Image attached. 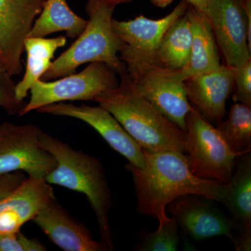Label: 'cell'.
Masks as SVG:
<instances>
[{
    "label": "cell",
    "instance_id": "obj_14",
    "mask_svg": "<svg viewBox=\"0 0 251 251\" xmlns=\"http://www.w3.org/2000/svg\"><path fill=\"white\" fill-rule=\"evenodd\" d=\"M203 198L191 195L178 198L168 204V211L183 230L196 241L226 236L233 243L234 223Z\"/></svg>",
    "mask_w": 251,
    "mask_h": 251
},
{
    "label": "cell",
    "instance_id": "obj_25",
    "mask_svg": "<svg viewBox=\"0 0 251 251\" xmlns=\"http://www.w3.org/2000/svg\"><path fill=\"white\" fill-rule=\"evenodd\" d=\"M229 68L233 74L234 102L251 107V59L240 67Z\"/></svg>",
    "mask_w": 251,
    "mask_h": 251
},
{
    "label": "cell",
    "instance_id": "obj_28",
    "mask_svg": "<svg viewBox=\"0 0 251 251\" xmlns=\"http://www.w3.org/2000/svg\"><path fill=\"white\" fill-rule=\"evenodd\" d=\"M233 244L238 251H250L251 233H239L237 237H234Z\"/></svg>",
    "mask_w": 251,
    "mask_h": 251
},
{
    "label": "cell",
    "instance_id": "obj_15",
    "mask_svg": "<svg viewBox=\"0 0 251 251\" xmlns=\"http://www.w3.org/2000/svg\"><path fill=\"white\" fill-rule=\"evenodd\" d=\"M188 100L201 115L211 123L222 122L226 113V102L234 91L233 74L222 64L219 69L194 75L184 81Z\"/></svg>",
    "mask_w": 251,
    "mask_h": 251
},
{
    "label": "cell",
    "instance_id": "obj_8",
    "mask_svg": "<svg viewBox=\"0 0 251 251\" xmlns=\"http://www.w3.org/2000/svg\"><path fill=\"white\" fill-rule=\"evenodd\" d=\"M41 130L34 125H0V176L14 172L45 179L53 171L54 157L40 143Z\"/></svg>",
    "mask_w": 251,
    "mask_h": 251
},
{
    "label": "cell",
    "instance_id": "obj_9",
    "mask_svg": "<svg viewBox=\"0 0 251 251\" xmlns=\"http://www.w3.org/2000/svg\"><path fill=\"white\" fill-rule=\"evenodd\" d=\"M205 14L226 65L242 66L251 59L242 0H208Z\"/></svg>",
    "mask_w": 251,
    "mask_h": 251
},
{
    "label": "cell",
    "instance_id": "obj_29",
    "mask_svg": "<svg viewBox=\"0 0 251 251\" xmlns=\"http://www.w3.org/2000/svg\"><path fill=\"white\" fill-rule=\"evenodd\" d=\"M186 1L198 11L205 14L208 0H186Z\"/></svg>",
    "mask_w": 251,
    "mask_h": 251
},
{
    "label": "cell",
    "instance_id": "obj_1",
    "mask_svg": "<svg viewBox=\"0 0 251 251\" xmlns=\"http://www.w3.org/2000/svg\"><path fill=\"white\" fill-rule=\"evenodd\" d=\"M143 151V168L130 163L125 166L132 175L137 198L136 211L141 215L156 219L161 224L168 217L167 206L188 195L221 202L224 184L193 175L185 153Z\"/></svg>",
    "mask_w": 251,
    "mask_h": 251
},
{
    "label": "cell",
    "instance_id": "obj_10",
    "mask_svg": "<svg viewBox=\"0 0 251 251\" xmlns=\"http://www.w3.org/2000/svg\"><path fill=\"white\" fill-rule=\"evenodd\" d=\"M36 111L56 116L72 117L85 122L97 130L113 150L125 157L128 163L137 168L145 167V156L143 149L112 114L100 105H76L59 102L46 105Z\"/></svg>",
    "mask_w": 251,
    "mask_h": 251
},
{
    "label": "cell",
    "instance_id": "obj_7",
    "mask_svg": "<svg viewBox=\"0 0 251 251\" xmlns=\"http://www.w3.org/2000/svg\"><path fill=\"white\" fill-rule=\"evenodd\" d=\"M117 73L103 62L90 63L78 74L57 80H39L31 90L30 99L19 116L50 104L73 100H94L100 94L119 85Z\"/></svg>",
    "mask_w": 251,
    "mask_h": 251
},
{
    "label": "cell",
    "instance_id": "obj_2",
    "mask_svg": "<svg viewBox=\"0 0 251 251\" xmlns=\"http://www.w3.org/2000/svg\"><path fill=\"white\" fill-rule=\"evenodd\" d=\"M94 100L111 113L143 150L186 153V133L135 88L126 72Z\"/></svg>",
    "mask_w": 251,
    "mask_h": 251
},
{
    "label": "cell",
    "instance_id": "obj_11",
    "mask_svg": "<svg viewBox=\"0 0 251 251\" xmlns=\"http://www.w3.org/2000/svg\"><path fill=\"white\" fill-rule=\"evenodd\" d=\"M46 0H0L1 62L11 76L23 72L25 40Z\"/></svg>",
    "mask_w": 251,
    "mask_h": 251
},
{
    "label": "cell",
    "instance_id": "obj_17",
    "mask_svg": "<svg viewBox=\"0 0 251 251\" xmlns=\"http://www.w3.org/2000/svg\"><path fill=\"white\" fill-rule=\"evenodd\" d=\"M186 13L192 32L191 54L184 68L174 70L175 76L184 82L194 75L216 70L222 64L215 36L206 14L190 4Z\"/></svg>",
    "mask_w": 251,
    "mask_h": 251
},
{
    "label": "cell",
    "instance_id": "obj_31",
    "mask_svg": "<svg viewBox=\"0 0 251 251\" xmlns=\"http://www.w3.org/2000/svg\"><path fill=\"white\" fill-rule=\"evenodd\" d=\"M154 6L159 8H166L173 2V0H150Z\"/></svg>",
    "mask_w": 251,
    "mask_h": 251
},
{
    "label": "cell",
    "instance_id": "obj_5",
    "mask_svg": "<svg viewBox=\"0 0 251 251\" xmlns=\"http://www.w3.org/2000/svg\"><path fill=\"white\" fill-rule=\"evenodd\" d=\"M120 58L135 88L172 122L186 132V117L190 105L184 81L174 70L162 66L156 59L127 49L120 50Z\"/></svg>",
    "mask_w": 251,
    "mask_h": 251
},
{
    "label": "cell",
    "instance_id": "obj_24",
    "mask_svg": "<svg viewBox=\"0 0 251 251\" xmlns=\"http://www.w3.org/2000/svg\"><path fill=\"white\" fill-rule=\"evenodd\" d=\"M11 77L0 60V108L10 115H18L25 103L16 98V84Z\"/></svg>",
    "mask_w": 251,
    "mask_h": 251
},
{
    "label": "cell",
    "instance_id": "obj_6",
    "mask_svg": "<svg viewBox=\"0 0 251 251\" xmlns=\"http://www.w3.org/2000/svg\"><path fill=\"white\" fill-rule=\"evenodd\" d=\"M186 126L185 149L193 174L221 184L228 182L238 158L244 153L232 151L217 128L193 107L186 115Z\"/></svg>",
    "mask_w": 251,
    "mask_h": 251
},
{
    "label": "cell",
    "instance_id": "obj_26",
    "mask_svg": "<svg viewBox=\"0 0 251 251\" xmlns=\"http://www.w3.org/2000/svg\"><path fill=\"white\" fill-rule=\"evenodd\" d=\"M45 246L36 239H30L21 233L0 235V251H46Z\"/></svg>",
    "mask_w": 251,
    "mask_h": 251
},
{
    "label": "cell",
    "instance_id": "obj_22",
    "mask_svg": "<svg viewBox=\"0 0 251 251\" xmlns=\"http://www.w3.org/2000/svg\"><path fill=\"white\" fill-rule=\"evenodd\" d=\"M217 129L234 152H251V107L234 102L227 120L220 122Z\"/></svg>",
    "mask_w": 251,
    "mask_h": 251
},
{
    "label": "cell",
    "instance_id": "obj_12",
    "mask_svg": "<svg viewBox=\"0 0 251 251\" xmlns=\"http://www.w3.org/2000/svg\"><path fill=\"white\" fill-rule=\"evenodd\" d=\"M50 240L64 251H110L94 240L90 229L74 219L54 197L32 220Z\"/></svg>",
    "mask_w": 251,
    "mask_h": 251
},
{
    "label": "cell",
    "instance_id": "obj_27",
    "mask_svg": "<svg viewBox=\"0 0 251 251\" xmlns=\"http://www.w3.org/2000/svg\"><path fill=\"white\" fill-rule=\"evenodd\" d=\"M26 178L27 176L21 171L0 176V201L14 191Z\"/></svg>",
    "mask_w": 251,
    "mask_h": 251
},
{
    "label": "cell",
    "instance_id": "obj_19",
    "mask_svg": "<svg viewBox=\"0 0 251 251\" xmlns=\"http://www.w3.org/2000/svg\"><path fill=\"white\" fill-rule=\"evenodd\" d=\"M67 41L65 36L52 39L28 36L25 40L24 51L27 54V62L22 80L16 84L15 92L18 100L24 101L32 86L49 70L56 50L64 47Z\"/></svg>",
    "mask_w": 251,
    "mask_h": 251
},
{
    "label": "cell",
    "instance_id": "obj_4",
    "mask_svg": "<svg viewBox=\"0 0 251 251\" xmlns=\"http://www.w3.org/2000/svg\"><path fill=\"white\" fill-rule=\"evenodd\" d=\"M115 6L97 0H87V26L72 46L51 63L41 80H55L76 73L80 66L87 63L103 62L117 74L126 72V65L119 56L125 43L112 28Z\"/></svg>",
    "mask_w": 251,
    "mask_h": 251
},
{
    "label": "cell",
    "instance_id": "obj_23",
    "mask_svg": "<svg viewBox=\"0 0 251 251\" xmlns=\"http://www.w3.org/2000/svg\"><path fill=\"white\" fill-rule=\"evenodd\" d=\"M179 225L174 216L168 217L153 232L144 234L135 247L138 251H175L180 242Z\"/></svg>",
    "mask_w": 251,
    "mask_h": 251
},
{
    "label": "cell",
    "instance_id": "obj_30",
    "mask_svg": "<svg viewBox=\"0 0 251 251\" xmlns=\"http://www.w3.org/2000/svg\"><path fill=\"white\" fill-rule=\"evenodd\" d=\"M97 1L116 7L117 5L130 2V1H133V0H97Z\"/></svg>",
    "mask_w": 251,
    "mask_h": 251
},
{
    "label": "cell",
    "instance_id": "obj_18",
    "mask_svg": "<svg viewBox=\"0 0 251 251\" xmlns=\"http://www.w3.org/2000/svg\"><path fill=\"white\" fill-rule=\"evenodd\" d=\"M238 159L232 178L224 184L221 202L233 216L239 233H251V152Z\"/></svg>",
    "mask_w": 251,
    "mask_h": 251
},
{
    "label": "cell",
    "instance_id": "obj_3",
    "mask_svg": "<svg viewBox=\"0 0 251 251\" xmlns=\"http://www.w3.org/2000/svg\"><path fill=\"white\" fill-rule=\"evenodd\" d=\"M39 139L56 162L53 171L44 179L46 182L85 195L97 217L102 242L114 251L108 214L112 193L102 163L96 157L75 150L42 130Z\"/></svg>",
    "mask_w": 251,
    "mask_h": 251
},
{
    "label": "cell",
    "instance_id": "obj_16",
    "mask_svg": "<svg viewBox=\"0 0 251 251\" xmlns=\"http://www.w3.org/2000/svg\"><path fill=\"white\" fill-rule=\"evenodd\" d=\"M189 4L181 0L169 14L158 20L138 16L128 21L112 19L113 30L127 49L156 59V52L167 29L187 11Z\"/></svg>",
    "mask_w": 251,
    "mask_h": 251
},
{
    "label": "cell",
    "instance_id": "obj_32",
    "mask_svg": "<svg viewBox=\"0 0 251 251\" xmlns=\"http://www.w3.org/2000/svg\"><path fill=\"white\" fill-rule=\"evenodd\" d=\"M1 57H2V51H1V46H0V60H1Z\"/></svg>",
    "mask_w": 251,
    "mask_h": 251
},
{
    "label": "cell",
    "instance_id": "obj_21",
    "mask_svg": "<svg viewBox=\"0 0 251 251\" xmlns=\"http://www.w3.org/2000/svg\"><path fill=\"white\" fill-rule=\"evenodd\" d=\"M192 32L186 13L176 20L162 38L156 59L163 67L179 70L187 64L191 54Z\"/></svg>",
    "mask_w": 251,
    "mask_h": 251
},
{
    "label": "cell",
    "instance_id": "obj_20",
    "mask_svg": "<svg viewBox=\"0 0 251 251\" xmlns=\"http://www.w3.org/2000/svg\"><path fill=\"white\" fill-rule=\"evenodd\" d=\"M87 23L88 20L80 17L71 9L67 0H46L28 36L46 37L53 33L65 31L69 39H76Z\"/></svg>",
    "mask_w": 251,
    "mask_h": 251
},
{
    "label": "cell",
    "instance_id": "obj_13",
    "mask_svg": "<svg viewBox=\"0 0 251 251\" xmlns=\"http://www.w3.org/2000/svg\"><path fill=\"white\" fill-rule=\"evenodd\" d=\"M54 197L52 185L45 179L28 176L0 201V235L21 231Z\"/></svg>",
    "mask_w": 251,
    "mask_h": 251
}]
</instances>
